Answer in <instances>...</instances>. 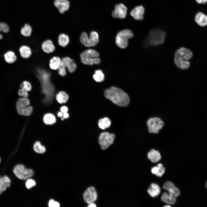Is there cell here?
I'll return each instance as SVG.
<instances>
[{"instance_id": "cell-3", "label": "cell", "mask_w": 207, "mask_h": 207, "mask_svg": "<svg viewBox=\"0 0 207 207\" xmlns=\"http://www.w3.org/2000/svg\"><path fill=\"white\" fill-rule=\"evenodd\" d=\"M99 54L96 50L88 49L83 51L80 55L82 62L85 65L97 64L100 62Z\"/></svg>"}, {"instance_id": "cell-44", "label": "cell", "mask_w": 207, "mask_h": 207, "mask_svg": "<svg viewBox=\"0 0 207 207\" xmlns=\"http://www.w3.org/2000/svg\"><path fill=\"white\" fill-rule=\"evenodd\" d=\"M63 113L62 112H59L57 114L58 116L59 117H61L63 115Z\"/></svg>"}, {"instance_id": "cell-5", "label": "cell", "mask_w": 207, "mask_h": 207, "mask_svg": "<svg viewBox=\"0 0 207 207\" xmlns=\"http://www.w3.org/2000/svg\"><path fill=\"white\" fill-rule=\"evenodd\" d=\"M99 36L97 32L93 31L91 32L89 37L85 32H83L81 34L80 40L81 43L86 47L96 46L99 42Z\"/></svg>"}, {"instance_id": "cell-37", "label": "cell", "mask_w": 207, "mask_h": 207, "mask_svg": "<svg viewBox=\"0 0 207 207\" xmlns=\"http://www.w3.org/2000/svg\"><path fill=\"white\" fill-rule=\"evenodd\" d=\"M36 184L35 181L33 179H29L26 181V187L30 189L32 187L34 186Z\"/></svg>"}, {"instance_id": "cell-18", "label": "cell", "mask_w": 207, "mask_h": 207, "mask_svg": "<svg viewBox=\"0 0 207 207\" xmlns=\"http://www.w3.org/2000/svg\"><path fill=\"white\" fill-rule=\"evenodd\" d=\"M11 185V180L7 176L0 179V195L9 187Z\"/></svg>"}, {"instance_id": "cell-4", "label": "cell", "mask_w": 207, "mask_h": 207, "mask_svg": "<svg viewBox=\"0 0 207 207\" xmlns=\"http://www.w3.org/2000/svg\"><path fill=\"white\" fill-rule=\"evenodd\" d=\"M133 34L131 31L125 29L119 32L116 38V42L117 45L122 49L126 47L128 45V39L133 37Z\"/></svg>"}, {"instance_id": "cell-42", "label": "cell", "mask_w": 207, "mask_h": 207, "mask_svg": "<svg viewBox=\"0 0 207 207\" xmlns=\"http://www.w3.org/2000/svg\"><path fill=\"white\" fill-rule=\"evenodd\" d=\"M88 206V207H96V205L94 203H91L89 204Z\"/></svg>"}, {"instance_id": "cell-41", "label": "cell", "mask_w": 207, "mask_h": 207, "mask_svg": "<svg viewBox=\"0 0 207 207\" xmlns=\"http://www.w3.org/2000/svg\"><path fill=\"white\" fill-rule=\"evenodd\" d=\"M61 112L63 113L67 112L68 111V108L66 106H63L61 108Z\"/></svg>"}, {"instance_id": "cell-43", "label": "cell", "mask_w": 207, "mask_h": 207, "mask_svg": "<svg viewBox=\"0 0 207 207\" xmlns=\"http://www.w3.org/2000/svg\"><path fill=\"white\" fill-rule=\"evenodd\" d=\"M63 116L64 118H66L68 117L69 114L67 112L64 113L63 114Z\"/></svg>"}, {"instance_id": "cell-14", "label": "cell", "mask_w": 207, "mask_h": 207, "mask_svg": "<svg viewBox=\"0 0 207 207\" xmlns=\"http://www.w3.org/2000/svg\"><path fill=\"white\" fill-rule=\"evenodd\" d=\"M61 65L67 68L68 71L71 73L74 72L76 68V64L74 61L68 57H64L61 60Z\"/></svg>"}, {"instance_id": "cell-40", "label": "cell", "mask_w": 207, "mask_h": 207, "mask_svg": "<svg viewBox=\"0 0 207 207\" xmlns=\"http://www.w3.org/2000/svg\"><path fill=\"white\" fill-rule=\"evenodd\" d=\"M151 172L153 174L157 176L158 173V169L157 166L153 167L151 169Z\"/></svg>"}, {"instance_id": "cell-45", "label": "cell", "mask_w": 207, "mask_h": 207, "mask_svg": "<svg viewBox=\"0 0 207 207\" xmlns=\"http://www.w3.org/2000/svg\"><path fill=\"white\" fill-rule=\"evenodd\" d=\"M199 4L202 3L203 0H195Z\"/></svg>"}, {"instance_id": "cell-2", "label": "cell", "mask_w": 207, "mask_h": 207, "mask_svg": "<svg viewBox=\"0 0 207 207\" xmlns=\"http://www.w3.org/2000/svg\"><path fill=\"white\" fill-rule=\"evenodd\" d=\"M192 56V53L190 50L184 47H181L175 53V63L178 68L181 69H187L190 66L188 60Z\"/></svg>"}, {"instance_id": "cell-20", "label": "cell", "mask_w": 207, "mask_h": 207, "mask_svg": "<svg viewBox=\"0 0 207 207\" xmlns=\"http://www.w3.org/2000/svg\"><path fill=\"white\" fill-rule=\"evenodd\" d=\"M147 157L153 162H156L161 158V156L159 152L152 149L148 153Z\"/></svg>"}, {"instance_id": "cell-29", "label": "cell", "mask_w": 207, "mask_h": 207, "mask_svg": "<svg viewBox=\"0 0 207 207\" xmlns=\"http://www.w3.org/2000/svg\"><path fill=\"white\" fill-rule=\"evenodd\" d=\"M161 200L163 202L169 204H174L176 202V200L171 198L166 192L163 193Z\"/></svg>"}, {"instance_id": "cell-15", "label": "cell", "mask_w": 207, "mask_h": 207, "mask_svg": "<svg viewBox=\"0 0 207 207\" xmlns=\"http://www.w3.org/2000/svg\"><path fill=\"white\" fill-rule=\"evenodd\" d=\"M54 4L61 14L67 11L70 7V3L68 0H55Z\"/></svg>"}, {"instance_id": "cell-17", "label": "cell", "mask_w": 207, "mask_h": 207, "mask_svg": "<svg viewBox=\"0 0 207 207\" xmlns=\"http://www.w3.org/2000/svg\"><path fill=\"white\" fill-rule=\"evenodd\" d=\"M42 48L44 52L49 53L53 52L55 50V47L51 40H47L42 43Z\"/></svg>"}, {"instance_id": "cell-6", "label": "cell", "mask_w": 207, "mask_h": 207, "mask_svg": "<svg viewBox=\"0 0 207 207\" xmlns=\"http://www.w3.org/2000/svg\"><path fill=\"white\" fill-rule=\"evenodd\" d=\"M14 173L18 178L26 180L32 176L33 171L31 169L26 168L24 165L20 164L16 165L14 168Z\"/></svg>"}, {"instance_id": "cell-27", "label": "cell", "mask_w": 207, "mask_h": 207, "mask_svg": "<svg viewBox=\"0 0 207 207\" xmlns=\"http://www.w3.org/2000/svg\"><path fill=\"white\" fill-rule=\"evenodd\" d=\"M44 123L48 125H51L55 123L56 122V118L53 114L47 113L45 114L43 118Z\"/></svg>"}, {"instance_id": "cell-13", "label": "cell", "mask_w": 207, "mask_h": 207, "mask_svg": "<svg viewBox=\"0 0 207 207\" xmlns=\"http://www.w3.org/2000/svg\"><path fill=\"white\" fill-rule=\"evenodd\" d=\"M30 104V101L27 97H21L19 98L16 102V108L17 112L21 114L27 109Z\"/></svg>"}, {"instance_id": "cell-38", "label": "cell", "mask_w": 207, "mask_h": 207, "mask_svg": "<svg viewBox=\"0 0 207 207\" xmlns=\"http://www.w3.org/2000/svg\"><path fill=\"white\" fill-rule=\"evenodd\" d=\"M28 91L21 88L18 90V94L20 96L24 97H27L28 96Z\"/></svg>"}, {"instance_id": "cell-33", "label": "cell", "mask_w": 207, "mask_h": 207, "mask_svg": "<svg viewBox=\"0 0 207 207\" xmlns=\"http://www.w3.org/2000/svg\"><path fill=\"white\" fill-rule=\"evenodd\" d=\"M20 86L21 88L28 91H30L32 89V86L30 83L26 81H24L22 82Z\"/></svg>"}, {"instance_id": "cell-28", "label": "cell", "mask_w": 207, "mask_h": 207, "mask_svg": "<svg viewBox=\"0 0 207 207\" xmlns=\"http://www.w3.org/2000/svg\"><path fill=\"white\" fill-rule=\"evenodd\" d=\"M111 122L109 118H104L100 119L99 121L98 126L101 129H105L109 128L111 125Z\"/></svg>"}, {"instance_id": "cell-36", "label": "cell", "mask_w": 207, "mask_h": 207, "mask_svg": "<svg viewBox=\"0 0 207 207\" xmlns=\"http://www.w3.org/2000/svg\"><path fill=\"white\" fill-rule=\"evenodd\" d=\"M66 68L64 66L60 65L58 68V72L61 76H64L66 74Z\"/></svg>"}, {"instance_id": "cell-25", "label": "cell", "mask_w": 207, "mask_h": 207, "mask_svg": "<svg viewBox=\"0 0 207 207\" xmlns=\"http://www.w3.org/2000/svg\"><path fill=\"white\" fill-rule=\"evenodd\" d=\"M5 61L8 63L11 64L15 62L17 59L14 53L12 51H8L4 55Z\"/></svg>"}, {"instance_id": "cell-9", "label": "cell", "mask_w": 207, "mask_h": 207, "mask_svg": "<svg viewBox=\"0 0 207 207\" xmlns=\"http://www.w3.org/2000/svg\"><path fill=\"white\" fill-rule=\"evenodd\" d=\"M164 124L163 121L159 118H150L147 121L149 132L151 133L157 134L162 129Z\"/></svg>"}, {"instance_id": "cell-26", "label": "cell", "mask_w": 207, "mask_h": 207, "mask_svg": "<svg viewBox=\"0 0 207 207\" xmlns=\"http://www.w3.org/2000/svg\"><path fill=\"white\" fill-rule=\"evenodd\" d=\"M56 99L57 101L60 103H63L66 102L68 99V94L64 91L59 92L56 95Z\"/></svg>"}, {"instance_id": "cell-23", "label": "cell", "mask_w": 207, "mask_h": 207, "mask_svg": "<svg viewBox=\"0 0 207 207\" xmlns=\"http://www.w3.org/2000/svg\"><path fill=\"white\" fill-rule=\"evenodd\" d=\"M19 52L21 57L25 58H27L29 57L32 53L30 48L26 45L21 47L19 49Z\"/></svg>"}, {"instance_id": "cell-31", "label": "cell", "mask_w": 207, "mask_h": 207, "mask_svg": "<svg viewBox=\"0 0 207 207\" xmlns=\"http://www.w3.org/2000/svg\"><path fill=\"white\" fill-rule=\"evenodd\" d=\"M94 79L98 82L103 81L104 78V76L102 71L100 70H97L95 71V74L93 76Z\"/></svg>"}, {"instance_id": "cell-19", "label": "cell", "mask_w": 207, "mask_h": 207, "mask_svg": "<svg viewBox=\"0 0 207 207\" xmlns=\"http://www.w3.org/2000/svg\"><path fill=\"white\" fill-rule=\"evenodd\" d=\"M161 191L160 188L157 184L152 183L148 189L147 192L150 196L154 198L158 196Z\"/></svg>"}, {"instance_id": "cell-30", "label": "cell", "mask_w": 207, "mask_h": 207, "mask_svg": "<svg viewBox=\"0 0 207 207\" xmlns=\"http://www.w3.org/2000/svg\"><path fill=\"white\" fill-rule=\"evenodd\" d=\"M32 32V28L28 24H26L21 29V33L23 36L27 37L31 35Z\"/></svg>"}, {"instance_id": "cell-10", "label": "cell", "mask_w": 207, "mask_h": 207, "mask_svg": "<svg viewBox=\"0 0 207 207\" xmlns=\"http://www.w3.org/2000/svg\"><path fill=\"white\" fill-rule=\"evenodd\" d=\"M85 202L89 204L94 203L97 199V195L95 188L92 186L88 187L83 194Z\"/></svg>"}, {"instance_id": "cell-8", "label": "cell", "mask_w": 207, "mask_h": 207, "mask_svg": "<svg viewBox=\"0 0 207 207\" xmlns=\"http://www.w3.org/2000/svg\"><path fill=\"white\" fill-rule=\"evenodd\" d=\"M115 137L114 134H110L108 132L101 133L98 139L99 143L101 149L104 150L108 148L113 144Z\"/></svg>"}, {"instance_id": "cell-1", "label": "cell", "mask_w": 207, "mask_h": 207, "mask_svg": "<svg viewBox=\"0 0 207 207\" xmlns=\"http://www.w3.org/2000/svg\"><path fill=\"white\" fill-rule=\"evenodd\" d=\"M104 95L107 98L120 106H126L130 102L128 95L121 89L115 87L106 89Z\"/></svg>"}, {"instance_id": "cell-34", "label": "cell", "mask_w": 207, "mask_h": 207, "mask_svg": "<svg viewBox=\"0 0 207 207\" xmlns=\"http://www.w3.org/2000/svg\"><path fill=\"white\" fill-rule=\"evenodd\" d=\"M9 30V28L8 25L5 23H0V32L3 31L4 32H7ZM3 38V36L0 34V39Z\"/></svg>"}, {"instance_id": "cell-22", "label": "cell", "mask_w": 207, "mask_h": 207, "mask_svg": "<svg viewBox=\"0 0 207 207\" xmlns=\"http://www.w3.org/2000/svg\"><path fill=\"white\" fill-rule=\"evenodd\" d=\"M61 60L60 57L57 56L53 57L50 60L49 67L52 70H57L61 65Z\"/></svg>"}, {"instance_id": "cell-24", "label": "cell", "mask_w": 207, "mask_h": 207, "mask_svg": "<svg viewBox=\"0 0 207 207\" xmlns=\"http://www.w3.org/2000/svg\"><path fill=\"white\" fill-rule=\"evenodd\" d=\"M69 42V37L67 34L62 33L59 35L58 37V42L60 46L62 47H65L68 45Z\"/></svg>"}, {"instance_id": "cell-11", "label": "cell", "mask_w": 207, "mask_h": 207, "mask_svg": "<svg viewBox=\"0 0 207 207\" xmlns=\"http://www.w3.org/2000/svg\"><path fill=\"white\" fill-rule=\"evenodd\" d=\"M164 189L168 191V195L172 198L176 200V198L180 194L179 190L175 187L174 184L171 182L168 181L164 185Z\"/></svg>"}, {"instance_id": "cell-7", "label": "cell", "mask_w": 207, "mask_h": 207, "mask_svg": "<svg viewBox=\"0 0 207 207\" xmlns=\"http://www.w3.org/2000/svg\"><path fill=\"white\" fill-rule=\"evenodd\" d=\"M165 37V32L160 29L151 30L148 38L150 43L156 45L162 43Z\"/></svg>"}, {"instance_id": "cell-51", "label": "cell", "mask_w": 207, "mask_h": 207, "mask_svg": "<svg viewBox=\"0 0 207 207\" xmlns=\"http://www.w3.org/2000/svg\"></svg>"}, {"instance_id": "cell-49", "label": "cell", "mask_w": 207, "mask_h": 207, "mask_svg": "<svg viewBox=\"0 0 207 207\" xmlns=\"http://www.w3.org/2000/svg\"><path fill=\"white\" fill-rule=\"evenodd\" d=\"M61 119H62V120H64V117H63H63Z\"/></svg>"}, {"instance_id": "cell-16", "label": "cell", "mask_w": 207, "mask_h": 207, "mask_svg": "<svg viewBox=\"0 0 207 207\" xmlns=\"http://www.w3.org/2000/svg\"><path fill=\"white\" fill-rule=\"evenodd\" d=\"M144 12V7L142 6L139 5L133 9L131 12L130 14L135 20H140L143 19Z\"/></svg>"}, {"instance_id": "cell-48", "label": "cell", "mask_w": 207, "mask_h": 207, "mask_svg": "<svg viewBox=\"0 0 207 207\" xmlns=\"http://www.w3.org/2000/svg\"><path fill=\"white\" fill-rule=\"evenodd\" d=\"M206 188L207 189V182H206Z\"/></svg>"}, {"instance_id": "cell-21", "label": "cell", "mask_w": 207, "mask_h": 207, "mask_svg": "<svg viewBox=\"0 0 207 207\" xmlns=\"http://www.w3.org/2000/svg\"><path fill=\"white\" fill-rule=\"evenodd\" d=\"M195 20L200 26H205L207 25V16L202 12H199L196 15Z\"/></svg>"}, {"instance_id": "cell-46", "label": "cell", "mask_w": 207, "mask_h": 207, "mask_svg": "<svg viewBox=\"0 0 207 207\" xmlns=\"http://www.w3.org/2000/svg\"><path fill=\"white\" fill-rule=\"evenodd\" d=\"M207 2V0H203L202 3L205 4Z\"/></svg>"}, {"instance_id": "cell-39", "label": "cell", "mask_w": 207, "mask_h": 207, "mask_svg": "<svg viewBox=\"0 0 207 207\" xmlns=\"http://www.w3.org/2000/svg\"><path fill=\"white\" fill-rule=\"evenodd\" d=\"M48 204L50 207H59L60 205L58 202L52 200H51L49 201Z\"/></svg>"}, {"instance_id": "cell-32", "label": "cell", "mask_w": 207, "mask_h": 207, "mask_svg": "<svg viewBox=\"0 0 207 207\" xmlns=\"http://www.w3.org/2000/svg\"><path fill=\"white\" fill-rule=\"evenodd\" d=\"M33 148L34 151L38 153H43L45 151V147L42 145L39 141L35 142Z\"/></svg>"}, {"instance_id": "cell-47", "label": "cell", "mask_w": 207, "mask_h": 207, "mask_svg": "<svg viewBox=\"0 0 207 207\" xmlns=\"http://www.w3.org/2000/svg\"><path fill=\"white\" fill-rule=\"evenodd\" d=\"M164 207H171V206H170V205H166V206H164Z\"/></svg>"}, {"instance_id": "cell-50", "label": "cell", "mask_w": 207, "mask_h": 207, "mask_svg": "<svg viewBox=\"0 0 207 207\" xmlns=\"http://www.w3.org/2000/svg\"><path fill=\"white\" fill-rule=\"evenodd\" d=\"M0 162H1V159H0Z\"/></svg>"}, {"instance_id": "cell-35", "label": "cell", "mask_w": 207, "mask_h": 207, "mask_svg": "<svg viewBox=\"0 0 207 207\" xmlns=\"http://www.w3.org/2000/svg\"><path fill=\"white\" fill-rule=\"evenodd\" d=\"M157 167L158 169V173L157 176L161 177L164 173L165 168L161 163L158 164Z\"/></svg>"}, {"instance_id": "cell-12", "label": "cell", "mask_w": 207, "mask_h": 207, "mask_svg": "<svg viewBox=\"0 0 207 207\" xmlns=\"http://www.w3.org/2000/svg\"><path fill=\"white\" fill-rule=\"evenodd\" d=\"M127 9L126 7L124 4H118L116 5L115 9L112 12V16L114 18H124L126 16Z\"/></svg>"}]
</instances>
